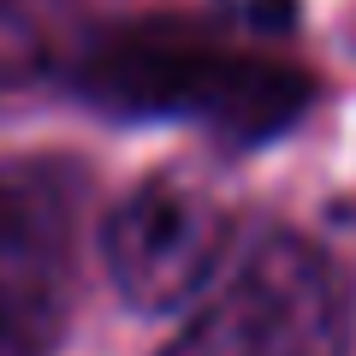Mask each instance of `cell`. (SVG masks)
<instances>
[{
	"label": "cell",
	"mask_w": 356,
	"mask_h": 356,
	"mask_svg": "<svg viewBox=\"0 0 356 356\" xmlns=\"http://www.w3.org/2000/svg\"><path fill=\"white\" fill-rule=\"evenodd\" d=\"M72 95L119 119H184L220 137H273L309 107V77L285 54L232 30L220 0L172 6L107 42L77 72Z\"/></svg>",
	"instance_id": "obj_1"
},
{
	"label": "cell",
	"mask_w": 356,
	"mask_h": 356,
	"mask_svg": "<svg viewBox=\"0 0 356 356\" xmlns=\"http://www.w3.org/2000/svg\"><path fill=\"white\" fill-rule=\"evenodd\" d=\"M344 267L297 232L232 250L161 356H350Z\"/></svg>",
	"instance_id": "obj_2"
},
{
	"label": "cell",
	"mask_w": 356,
	"mask_h": 356,
	"mask_svg": "<svg viewBox=\"0 0 356 356\" xmlns=\"http://www.w3.org/2000/svg\"><path fill=\"white\" fill-rule=\"evenodd\" d=\"M107 273L137 309H191L232 255V214L184 178H149L102 232Z\"/></svg>",
	"instance_id": "obj_4"
},
{
	"label": "cell",
	"mask_w": 356,
	"mask_h": 356,
	"mask_svg": "<svg viewBox=\"0 0 356 356\" xmlns=\"http://www.w3.org/2000/svg\"><path fill=\"white\" fill-rule=\"evenodd\" d=\"M172 6H202V0H0V95H30V89L72 95L77 72L107 42Z\"/></svg>",
	"instance_id": "obj_5"
},
{
	"label": "cell",
	"mask_w": 356,
	"mask_h": 356,
	"mask_svg": "<svg viewBox=\"0 0 356 356\" xmlns=\"http://www.w3.org/2000/svg\"><path fill=\"white\" fill-rule=\"evenodd\" d=\"M77 202L65 161H0V356H48L77 285Z\"/></svg>",
	"instance_id": "obj_3"
}]
</instances>
